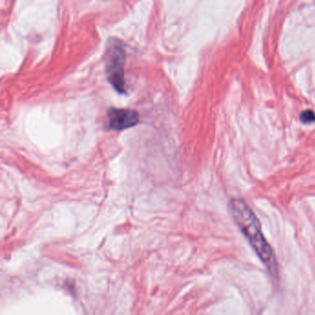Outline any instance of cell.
<instances>
[{"label": "cell", "instance_id": "obj_1", "mask_svg": "<svg viewBox=\"0 0 315 315\" xmlns=\"http://www.w3.org/2000/svg\"><path fill=\"white\" fill-rule=\"evenodd\" d=\"M230 209L235 223L248 240L260 262L273 276H276L278 264L273 248L264 236L260 221L252 208L242 199H232Z\"/></svg>", "mask_w": 315, "mask_h": 315}, {"label": "cell", "instance_id": "obj_4", "mask_svg": "<svg viewBox=\"0 0 315 315\" xmlns=\"http://www.w3.org/2000/svg\"><path fill=\"white\" fill-rule=\"evenodd\" d=\"M300 120L303 123H312L315 122V113L312 110H304L300 115Z\"/></svg>", "mask_w": 315, "mask_h": 315}, {"label": "cell", "instance_id": "obj_2", "mask_svg": "<svg viewBox=\"0 0 315 315\" xmlns=\"http://www.w3.org/2000/svg\"><path fill=\"white\" fill-rule=\"evenodd\" d=\"M106 70L110 84L120 94L126 92L124 64L126 60L125 49L122 42L112 39L106 53Z\"/></svg>", "mask_w": 315, "mask_h": 315}, {"label": "cell", "instance_id": "obj_3", "mask_svg": "<svg viewBox=\"0 0 315 315\" xmlns=\"http://www.w3.org/2000/svg\"><path fill=\"white\" fill-rule=\"evenodd\" d=\"M108 120L110 128L123 130L134 127L140 122L139 113L132 110L110 108L108 112Z\"/></svg>", "mask_w": 315, "mask_h": 315}]
</instances>
